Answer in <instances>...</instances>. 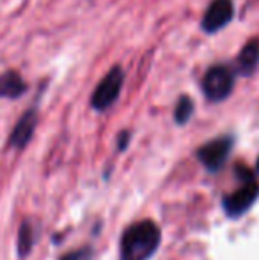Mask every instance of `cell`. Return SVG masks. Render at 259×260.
I'll list each match as a JSON object with an SVG mask.
<instances>
[{"label": "cell", "instance_id": "52a82bcc", "mask_svg": "<svg viewBox=\"0 0 259 260\" xmlns=\"http://www.w3.org/2000/svg\"><path fill=\"white\" fill-rule=\"evenodd\" d=\"M36 126H38V110L32 106L28 108L23 115L18 119L16 126L13 127L9 135V145L14 149H23L25 145L31 142L32 135L36 131Z\"/></svg>", "mask_w": 259, "mask_h": 260}, {"label": "cell", "instance_id": "7a4b0ae2", "mask_svg": "<svg viewBox=\"0 0 259 260\" xmlns=\"http://www.w3.org/2000/svg\"><path fill=\"white\" fill-rule=\"evenodd\" d=\"M236 85V71L233 64H213L206 69L200 89L210 103H222L233 94Z\"/></svg>", "mask_w": 259, "mask_h": 260}, {"label": "cell", "instance_id": "7c38bea8", "mask_svg": "<svg viewBox=\"0 0 259 260\" xmlns=\"http://www.w3.org/2000/svg\"><path fill=\"white\" fill-rule=\"evenodd\" d=\"M91 257H93L91 248H80V250H75L71 253H66L61 260H91Z\"/></svg>", "mask_w": 259, "mask_h": 260}, {"label": "cell", "instance_id": "9c48e42d", "mask_svg": "<svg viewBox=\"0 0 259 260\" xmlns=\"http://www.w3.org/2000/svg\"><path fill=\"white\" fill-rule=\"evenodd\" d=\"M27 92V83L14 69L0 75V100H18Z\"/></svg>", "mask_w": 259, "mask_h": 260}, {"label": "cell", "instance_id": "5b68a950", "mask_svg": "<svg viewBox=\"0 0 259 260\" xmlns=\"http://www.w3.org/2000/svg\"><path fill=\"white\" fill-rule=\"evenodd\" d=\"M235 18V2L233 0H211L200 20V28L213 36L224 30Z\"/></svg>", "mask_w": 259, "mask_h": 260}, {"label": "cell", "instance_id": "4fadbf2b", "mask_svg": "<svg viewBox=\"0 0 259 260\" xmlns=\"http://www.w3.org/2000/svg\"><path fill=\"white\" fill-rule=\"evenodd\" d=\"M130 140H131L130 131H123V133H119V137H118V149L119 151H125V149L128 147Z\"/></svg>", "mask_w": 259, "mask_h": 260}, {"label": "cell", "instance_id": "30bf717a", "mask_svg": "<svg viewBox=\"0 0 259 260\" xmlns=\"http://www.w3.org/2000/svg\"><path fill=\"white\" fill-rule=\"evenodd\" d=\"M192 115H194V100L187 94H181L174 106V122L178 126H185L192 119Z\"/></svg>", "mask_w": 259, "mask_h": 260}, {"label": "cell", "instance_id": "8992f818", "mask_svg": "<svg viewBox=\"0 0 259 260\" xmlns=\"http://www.w3.org/2000/svg\"><path fill=\"white\" fill-rule=\"evenodd\" d=\"M257 197H259V184L254 179H250V181L243 182L240 186V189H236L231 195L225 197L222 206H224V211L229 218H240V216H243L254 206Z\"/></svg>", "mask_w": 259, "mask_h": 260}, {"label": "cell", "instance_id": "3957f363", "mask_svg": "<svg viewBox=\"0 0 259 260\" xmlns=\"http://www.w3.org/2000/svg\"><path fill=\"white\" fill-rule=\"evenodd\" d=\"M125 69L119 64L112 66L108 69V73L100 80V83L96 85V89L93 90L91 96V106L96 112H105L110 106L116 105V101L121 96L123 85H125Z\"/></svg>", "mask_w": 259, "mask_h": 260}, {"label": "cell", "instance_id": "ba28073f", "mask_svg": "<svg viewBox=\"0 0 259 260\" xmlns=\"http://www.w3.org/2000/svg\"><path fill=\"white\" fill-rule=\"evenodd\" d=\"M259 66V38H250L242 46L235 62V71L240 76H252Z\"/></svg>", "mask_w": 259, "mask_h": 260}, {"label": "cell", "instance_id": "277c9868", "mask_svg": "<svg viewBox=\"0 0 259 260\" xmlns=\"http://www.w3.org/2000/svg\"><path fill=\"white\" fill-rule=\"evenodd\" d=\"M233 144H235V140L229 135L213 138V140L206 142V144L197 149V159L200 161V165L208 172H218L225 165L229 154H231Z\"/></svg>", "mask_w": 259, "mask_h": 260}, {"label": "cell", "instance_id": "6da1fadb", "mask_svg": "<svg viewBox=\"0 0 259 260\" xmlns=\"http://www.w3.org/2000/svg\"><path fill=\"white\" fill-rule=\"evenodd\" d=\"M162 234L155 221L142 219L125 230L121 237L123 260H149L158 250Z\"/></svg>", "mask_w": 259, "mask_h": 260}, {"label": "cell", "instance_id": "8fae6325", "mask_svg": "<svg viewBox=\"0 0 259 260\" xmlns=\"http://www.w3.org/2000/svg\"><path fill=\"white\" fill-rule=\"evenodd\" d=\"M32 244H34V230H32L31 223L23 221L20 226V232H18V255L27 257L32 250Z\"/></svg>", "mask_w": 259, "mask_h": 260}]
</instances>
